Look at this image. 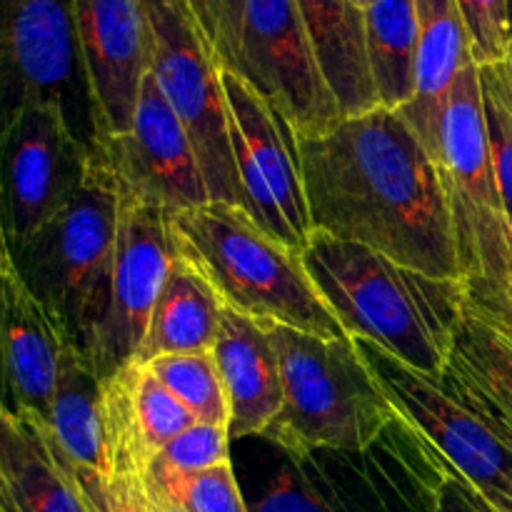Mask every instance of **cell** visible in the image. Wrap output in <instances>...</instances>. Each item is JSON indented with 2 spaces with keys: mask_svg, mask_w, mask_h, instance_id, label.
<instances>
[{
  "mask_svg": "<svg viewBox=\"0 0 512 512\" xmlns=\"http://www.w3.org/2000/svg\"><path fill=\"white\" fill-rule=\"evenodd\" d=\"M115 378L123 385L130 433L145 468L150 458L198 420L145 365H128L115 373Z\"/></svg>",
  "mask_w": 512,
  "mask_h": 512,
  "instance_id": "27",
  "label": "cell"
},
{
  "mask_svg": "<svg viewBox=\"0 0 512 512\" xmlns=\"http://www.w3.org/2000/svg\"><path fill=\"white\" fill-rule=\"evenodd\" d=\"M478 498H480V495H478ZM480 503H483V510H485V512H498V510L493 508V505H488V503H485L483 498H480Z\"/></svg>",
  "mask_w": 512,
  "mask_h": 512,
  "instance_id": "39",
  "label": "cell"
},
{
  "mask_svg": "<svg viewBox=\"0 0 512 512\" xmlns=\"http://www.w3.org/2000/svg\"><path fill=\"white\" fill-rule=\"evenodd\" d=\"M478 65L508 60V0H455Z\"/></svg>",
  "mask_w": 512,
  "mask_h": 512,
  "instance_id": "33",
  "label": "cell"
},
{
  "mask_svg": "<svg viewBox=\"0 0 512 512\" xmlns=\"http://www.w3.org/2000/svg\"><path fill=\"white\" fill-rule=\"evenodd\" d=\"M418 10V63L415 95L398 113L408 120L433 160L438 158L445 110L455 80L475 63L468 30L455 0H415Z\"/></svg>",
  "mask_w": 512,
  "mask_h": 512,
  "instance_id": "19",
  "label": "cell"
},
{
  "mask_svg": "<svg viewBox=\"0 0 512 512\" xmlns=\"http://www.w3.org/2000/svg\"><path fill=\"white\" fill-rule=\"evenodd\" d=\"M68 468L108 480L113 473L105 380L78 348L68 345L50 405L48 430H35Z\"/></svg>",
  "mask_w": 512,
  "mask_h": 512,
  "instance_id": "20",
  "label": "cell"
},
{
  "mask_svg": "<svg viewBox=\"0 0 512 512\" xmlns=\"http://www.w3.org/2000/svg\"><path fill=\"white\" fill-rule=\"evenodd\" d=\"M260 325L273 340L283 373V408L260 438L293 458L318 450L363 453L398 423V408L353 340Z\"/></svg>",
  "mask_w": 512,
  "mask_h": 512,
  "instance_id": "4",
  "label": "cell"
},
{
  "mask_svg": "<svg viewBox=\"0 0 512 512\" xmlns=\"http://www.w3.org/2000/svg\"><path fill=\"white\" fill-rule=\"evenodd\" d=\"M105 400H108L110 448H113V473H110V478L103 480L98 475L80 473V470L68 468L58 455H53L60 460L65 473L75 483L80 500H83L88 512H155L148 498V490H145L143 460H140L133 433H130L123 385L115 378L105 383Z\"/></svg>",
  "mask_w": 512,
  "mask_h": 512,
  "instance_id": "25",
  "label": "cell"
},
{
  "mask_svg": "<svg viewBox=\"0 0 512 512\" xmlns=\"http://www.w3.org/2000/svg\"><path fill=\"white\" fill-rule=\"evenodd\" d=\"M323 78L343 118L378 108L365 55V8L358 0H295Z\"/></svg>",
  "mask_w": 512,
  "mask_h": 512,
  "instance_id": "21",
  "label": "cell"
},
{
  "mask_svg": "<svg viewBox=\"0 0 512 512\" xmlns=\"http://www.w3.org/2000/svg\"><path fill=\"white\" fill-rule=\"evenodd\" d=\"M435 165L470 305L505 323L512 318V225L490 158L478 63L465 65L455 80Z\"/></svg>",
  "mask_w": 512,
  "mask_h": 512,
  "instance_id": "5",
  "label": "cell"
},
{
  "mask_svg": "<svg viewBox=\"0 0 512 512\" xmlns=\"http://www.w3.org/2000/svg\"><path fill=\"white\" fill-rule=\"evenodd\" d=\"M53 103L93 158L105 130L73 0H0V135L25 108Z\"/></svg>",
  "mask_w": 512,
  "mask_h": 512,
  "instance_id": "8",
  "label": "cell"
},
{
  "mask_svg": "<svg viewBox=\"0 0 512 512\" xmlns=\"http://www.w3.org/2000/svg\"><path fill=\"white\" fill-rule=\"evenodd\" d=\"M300 258L350 338L443 380L470 305L463 280L433 278L318 230Z\"/></svg>",
  "mask_w": 512,
  "mask_h": 512,
  "instance_id": "2",
  "label": "cell"
},
{
  "mask_svg": "<svg viewBox=\"0 0 512 512\" xmlns=\"http://www.w3.org/2000/svg\"><path fill=\"white\" fill-rule=\"evenodd\" d=\"M478 73L490 158L512 225V70L508 60H503V63L478 65Z\"/></svg>",
  "mask_w": 512,
  "mask_h": 512,
  "instance_id": "31",
  "label": "cell"
},
{
  "mask_svg": "<svg viewBox=\"0 0 512 512\" xmlns=\"http://www.w3.org/2000/svg\"><path fill=\"white\" fill-rule=\"evenodd\" d=\"M145 490L155 512H250L233 460Z\"/></svg>",
  "mask_w": 512,
  "mask_h": 512,
  "instance_id": "30",
  "label": "cell"
},
{
  "mask_svg": "<svg viewBox=\"0 0 512 512\" xmlns=\"http://www.w3.org/2000/svg\"><path fill=\"white\" fill-rule=\"evenodd\" d=\"M143 3L150 30V73L193 143L210 203L243 208L223 70L205 43L190 0Z\"/></svg>",
  "mask_w": 512,
  "mask_h": 512,
  "instance_id": "10",
  "label": "cell"
},
{
  "mask_svg": "<svg viewBox=\"0 0 512 512\" xmlns=\"http://www.w3.org/2000/svg\"><path fill=\"white\" fill-rule=\"evenodd\" d=\"M265 440V438H263ZM270 460L258 483L243 488L250 512H343L333 483L315 455L293 458L265 440Z\"/></svg>",
  "mask_w": 512,
  "mask_h": 512,
  "instance_id": "26",
  "label": "cell"
},
{
  "mask_svg": "<svg viewBox=\"0 0 512 512\" xmlns=\"http://www.w3.org/2000/svg\"><path fill=\"white\" fill-rule=\"evenodd\" d=\"M213 355L228 395L230 440L258 438L283 408V373L268 330L225 305Z\"/></svg>",
  "mask_w": 512,
  "mask_h": 512,
  "instance_id": "18",
  "label": "cell"
},
{
  "mask_svg": "<svg viewBox=\"0 0 512 512\" xmlns=\"http://www.w3.org/2000/svg\"><path fill=\"white\" fill-rule=\"evenodd\" d=\"M508 30H510V40H512V0H508Z\"/></svg>",
  "mask_w": 512,
  "mask_h": 512,
  "instance_id": "38",
  "label": "cell"
},
{
  "mask_svg": "<svg viewBox=\"0 0 512 512\" xmlns=\"http://www.w3.org/2000/svg\"><path fill=\"white\" fill-rule=\"evenodd\" d=\"M223 308L213 285L175 248V260L150 315L148 333L135 363L145 365L160 355L213 350Z\"/></svg>",
  "mask_w": 512,
  "mask_h": 512,
  "instance_id": "22",
  "label": "cell"
},
{
  "mask_svg": "<svg viewBox=\"0 0 512 512\" xmlns=\"http://www.w3.org/2000/svg\"><path fill=\"white\" fill-rule=\"evenodd\" d=\"M333 483L343 512H440L438 453L400 415L363 453H313Z\"/></svg>",
  "mask_w": 512,
  "mask_h": 512,
  "instance_id": "16",
  "label": "cell"
},
{
  "mask_svg": "<svg viewBox=\"0 0 512 512\" xmlns=\"http://www.w3.org/2000/svg\"><path fill=\"white\" fill-rule=\"evenodd\" d=\"M495 325H498V328H500V330H503V333H505V335H508V338L512 340V318H508V320H505V323H495Z\"/></svg>",
  "mask_w": 512,
  "mask_h": 512,
  "instance_id": "37",
  "label": "cell"
},
{
  "mask_svg": "<svg viewBox=\"0 0 512 512\" xmlns=\"http://www.w3.org/2000/svg\"><path fill=\"white\" fill-rule=\"evenodd\" d=\"M223 85L243 210L265 233L303 253L315 230L303 190L298 135L248 83L223 70Z\"/></svg>",
  "mask_w": 512,
  "mask_h": 512,
  "instance_id": "11",
  "label": "cell"
},
{
  "mask_svg": "<svg viewBox=\"0 0 512 512\" xmlns=\"http://www.w3.org/2000/svg\"><path fill=\"white\" fill-rule=\"evenodd\" d=\"M508 63H510V70H512V40H510V48H508Z\"/></svg>",
  "mask_w": 512,
  "mask_h": 512,
  "instance_id": "41",
  "label": "cell"
},
{
  "mask_svg": "<svg viewBox=\"0 0 512 512\" xmlns=\"http://www.w3.org/2000/svg\"><path fill=\"white\" fill-rule=\"evenodd\" d=\"M10 485L20 512H88L60 460L28 425H20L10 448Z\"/></svg>",
  "mask_w": 512,
  "mask_h": 512,
  "instance_id": "28",
  "label": "cell"
},
{
  "mask_svg": "<svg viewBox=\"0 0 512 512\" xmlns=\"http://www.w3.org/2000/svg\"><path fill=\"white\" fill-rule=\"evenodd\" d=\"M73 5L85 68L108 140L130 128L140 85L150 73V30L145 3L73 0Z\"/></svg>",
  "mask_w": 512,
  "mask_h": 512,
  "instance_id": "17",
  "label": "cell"
},
{
  "mask_svg": "<svg viewBox=\"0 0 512 512\" xmlns=\"http://www.w3.org/2000/svg\"><path fill=\"white\" fill-rule=\"evenodd\" d=\"M365 55L378 108H405L415 95L418 63L415 0H375L365 8Z\"/></svg>",
  "mask_w": 512,
  "mask_h": 512,
  "instance_id": "23",
  "label": "cell"
},
{
  "mask_svg": "<svg viewBox=\"0 0 512 512\" xmlns=\"http://www.w3.org/2000/svg\"><path fill=\"white\" fill-rule=\"evenodd\" d=\"M443 380L473 395L512 433V340L468 305Z\"/></svg>",
  "mask_w": 512,
  "mask_h": 512,
  "instance_id": "24",
  "label": "cell"
},
{
  "mask_svg": "<svg viewBox=\"0 0 512 512\" xmlns=\"http://www.w3.org/2000/svg\"><path fill=\"white\" fill-rule=\"evenodd\" d=\"M438 453V450H435ZM438 510L440 512H485L478 493L445 463L438 453Z\"/></svg>",
  "mask_w": 512,
  "mask_h": 512,
  "instance_id": "34",
  "label": "cell"
},
{
  "mask_svg": "<svg viewBox=\"0 0 512 512\" xmlns=\"http://www.w3.org/2000/svg\"><path fill=\"white\" fill-rule=\"evenodd\" d=\"M230 443L233 440H230L228 428L195 423L193 428L180 433L173 443L165 445L155 458L148 460V465L143 468V480L148 485H158L228 463L233 460Z\"/></svg>",
  "mask_w": 512,
  "mask_h": 512,
  "instance_id": "32",
  "label": "cell"
},
{
  "mask_svg": "<svg viewBox=\"0 0 512 512\" xmlns=\"http://www.w3.org/2000/svg\"><path fill=\"white\" fill-rule=\"evenodd\" d=\"M298 155L313 230L463 280L438 165L398 110L373 108L298 135Z\"/></svg>",
  "mask_w": 512,
  "mask_h": 512,
  "instance_id": "1",
  "label": "cell"
},
{
  "mask_svg": "<svg viewBox=\"0 0 512 512\" xmlns=\"http://www.w3.org/2000/svg\"><path fill=\"white\" fill-rule=\"evenodd\" d=\"M118 218V185L108 165L93 158L78 195L25 243L10 245L23 283L85 358L108 313Z\"/></svg>",
  "mask_w": 512,
  "mask_h": 512,
  "instance_id": "6",
  "label": "cell"
},
{
  "mask_svg": "<svg viewBox=\"0 0 512 512\" xmlns=\"http://www.w3.org/2000/svg\"><path fill=\"white\" fill-rule=\"evenodd\" d=\"M145 368L193 413L198 423L230 428L228 395L213 350L160 355L145 363Z\"/></svg>",
  "mask_w": 512,
  "mask_h": 512,
  "instance_id": "29",
  "label": "cell"
},
{
  "mask_svg": "<svg viewBox=\"0 0 512 512\" xmlns=\"http://www.w3.org/2000/svg\"><path fill=\"white\" fill-rule=\"evenodd\" d=\"M10 248L8 243V233H5V225H3V215H0V250Z\"/></svg>",
  "mask_w": 512,
  "mask_h": 512,
  "instance_id": "36",
  "label": "cell"
},
{
  "mask_svg": "<svg viewBox=\"0 0 512 512\" xmlns=\"http://www.w3.org/2000/svg\"><path fill=\"white\" fill-rule=\"evenodd\" d=\"M398 413L498 512H512V433L473 395L353 338Z\"/></svg>",
  "mask_w": 512,
  "mask_h": 512,
  "instance_id": "9",
  "label": "cell"
},
{
  "mask_svg": "<svg viewBox=\"0 0 512 512\" xmlns=\"http://www.w3.org/2000/svg\"><path fill=\"white\" fill-rule=\"evenodd\" d=\"M173 260L170 215L133 195L120 193L110 303L88 355L103 380L135 363Z\"/></svg>",
  "mask_w": 512,
  "mask_h": 512,
  "instance_id": "13",
  "label": "cell"
},
{
  "mask_svg": "<svg viewBox=\"0 0 512 512\" xmlns=\"http://www.w3.org/2000/svg\"><path fill=\"white\" fill-rule=\"evenodd\" d=\"M220 70L263 95L295 135L343 118L295 0H190Z\"/></svg>",
  "mask_w": 512,
  "mask_h": 512,
  "instance_id": "7",
  "label": "cell"
},
{
  "mask_svg": "<svg viewBox=\"0 0 512 512\" xmlns=\"http://www.w3.org/2000/svg\"><path fill=\"white\" fill-rule=\"evenodd\" d=\"M358 3H360V5H363V8H368V5H373V3H375V0H358Z\"/></svg>",
  "mask_w": 512,
  "mask_h": 512,
  "instance_id": "40",
  "label": "cell"
},
{
  "mask_svg": "<svg viewBox=\"0 0 512 512\" xmlns=\"http://www.w3.org/2000/svg\"><path fill=\"white\" fill-rule=\"evenodd\" d=\"M68 345L58 320L15 270L10 248L0 250V405L15 423L48 430Z\"/></svg>",
  "mask_w": 512,
  "mask_h": 512,
  "instance_id": "15",
  "label": "cell"
},
{
  "mask_svg": "<svg viewBox=\"0 0 512 512\" xmlns=\"http://www.w3.org/2000/svg\"><path fill=\"white\" fill-rule=\"evenodd\" d=\"M93 155L53 103L25 108L0 135V215L8 243H25L78 195Z\"/></svg>",
  "mask_w": 512,
  "mask_h": 512,
  "instance_id": "12",
  "label": "cell"
},
{
  "mask_svg": "<svg viewBox=\"0 0 512 512\" xmlns=\"http://www.w3.org/2000/svg\"><path fill=\"white\" fill-rule=\"evenodd\" d=\"M18 428L20 425L0 405V512H20L13 485H10V448H13Z\"/></svg>",
  "mask_w": 512,
  "mask_h": 512,
  "instance_id": "35",
  "label": "cell"
},
{
  "mask_svg": "<svg viewBox=\"0 0 512 512\" xmlns=\"http://www.w3.org/2000/svg\"><path fill=\"white\" fill-rule=\"evenodd\" d=\"M178 253L205 275L223 305L320 338L353 340L315 288L300 253L265 233L243 208L208 203L170 218Z\"/></svg>",
  "mask_w": 512,
  "mask_h": 512,
  "instance_id": "3",
  "label": "cell"
},
{
  "mask_svg": "<svg viewBox=\"0 0 512 512\" xmlns=\"http://www.w3.org/2000/svg\"><path fill=\"white\" fill-rule=\"evenodd\" d=\"M98 160L108 165L120 193L170 218L210 203L193 143L153 73L140 85L130 128L105 140Z\"/></svg>",
  "mask_w": 512,
  "mask_h": 512,
  "instance_id": "14",
  "label": "cell"
}]
</instances>
